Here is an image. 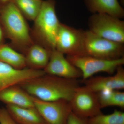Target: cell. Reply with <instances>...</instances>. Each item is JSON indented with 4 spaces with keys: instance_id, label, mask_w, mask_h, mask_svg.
Returning <instances> with one entry per match:
<instances>
[{
    "instance_id": "obj_1",
    "label": "cell",
    "mask_w": 124,
    "mask_h": 124,
    "mask_svg": "<svg viewBox=\"0 0 124 124\" xmlns=\"http://www.w3.org/2000/svg\"><path fill=\"white\" fill-rule=\"evenodd\" d=\"M18 85L32 97L45 101L64 99L69 101L76 89L80 86L78 79L46 74Z\"/></svg>"
},
{
    "instance_id": "obj_2",
    "label": "cell",
    "mask_w": 124,
    "mask_h": 124,
    "mask_svg": "<svg viewBox=\"0 0 124 124\" xmlns=\"http://www.w3.org/2000/svg\"><path fill=\"white\" fill-rule=\"evenodd\" d=\"M0 22L6 38L10 40V45L25 55L28 49L34 42L26 19L13 2L1 5Z\"/></svg>"
},
{
    "instance_id": "obj_3",
    "label": "cell",
    "mask_w": 124,
    "mask_h": 124,
    "mask_svg": "<svg viewBox=\"0 0 124 124\" xmlns=\"http://www.w3.org/2000/svg\"><path fill=\"white\" fill-rule=\"evenodd\" d=\"M54 0L42 1L39 12L34 20L31 35L34 42L50 51L55 49V41L61 23L55 11Z\"/></svg>"
},
{
    "instance_id": "obj_4",
    "label": "cell",
    "mask_w": 124,
    "mask_h": 124,
    "mask_svg": "<svg viewBox=\"0 0 124 124\" xmlns=\"http://www.w3.org/2000/svg\"><path fill=\"white\" fill-rule=\"evenodd\" d=\"M84 48L85 55L112 60L124 57V44L102 38L89 30L84 32Z\"/></svg>"
},
{
    "instance_id": "obj_5",
    "label": "cell",
    "mask_w": 124,
    "mask_h": 124,
    "mask_svg": "<svg viewBox=\"0 0 124 124\" xmlns=\"http://www.w3.org/2000/svg\"><path fill=\"white\" fill-rule=\"evenodd\" d=\"M89 30L102 38L124 44V21L106 14H93L88 20Z\"/></svg>"
},
{
    "instance_id": "obj_6",
    "label": "cell",
    "mask_w": 124,
    "mask_h": 124,
    "mask_svg": "<svg viewBox=\"0 0 124 124\" xmlns=\"http://www.w3.org/2000/svg\"><path fill=\"white\" fill-rule=\"evenodd\" d=\"M66 58L81 71L83 80L87 79L99 72L112 75L115 73L119 67L124 64V57L112 60L102 59L88 55H67Z\"/></svg>"
},
{
    "instance_id": "obj_7",
    "label": "cell",
    "mask_w": 124,
    "mask_h": 124,
    "mask_svg": "<svg viewBox=\"0 0 124 124\" xmlns=\"http://www.w3.org/2000/svg\"><path fill=\"white\" fill-rule=\"evenodd\" d=\"M69 102L72 112L79 117L88 119L102 113L97 93L85 85L78 87Z\"/></svg>"
},
{
    "instance_id": "obj_8",
    "label": "cell",
    "mask_w": 124,
    "mask_h": 124,
    "mask_svg": "<svg viewBox=\"0 0 124 124\" xmlns=\"http://www.w3.org/2000/svg\"><path fill=\"white\" fill-rule=\"evenodd\" d=\"M84 30L61 23L55 41V49L67 55H85L84 48Z\"/></svg>"
},
{
    "instance_id": "obj_9",
    "label": "cell",
    "mask_w": 124,
    "mask_h": 124,
    "mask_svg": "<svg viewBox=\"0 0 124 124\" xmlns=\"http://www.w3.org/2000/svg\"><path fill=\"white\" fill-rule=\"evenodd\" d=\"M33 100L34 106L47 124H67L72 112L69 101H43L33 97Z\"/></svg>"
},
{
    "instance_id": "obj_10",
    "label": "cell",
    "mask_w": 124,
    "mask_h": 124,
    "mask_svg": "<svg viewBox=\"0 0 124 124\" xmlns=\"http://www.w3.org/2000/svg\"><path fill=\"white\" fill-rule=\"evenodd\" d=\"M43 70L46 74L67 79H78L82 77L79 69L56 49L51 51L48 63Z\"/></svg>"
},
{
    "instance_id": "obj_11",
    "label": "cell",
    "mask_w": 124,
    "mask_h": 124,
    "mask_svg": "<svg viewBox=\"0 0 124 124\" xmlns=\"http://www.w3.org/2000/svg\"><path fill=\"white\" fill-rule=\"evenodd\" d=\"M45 74L43 70L28 68L17 69L0 62V92L9 86Z\"/></svg>"
},
{
    "instance_id": "obj_12",
    "label": "cell",
    "mask_w": 124,
    "mask_h": 124,
    "mask_svg": "<svg viewBox=\"0 0 124 124\" xmlns=\"http://www.w3.org/2000/svg\"><path fill=\"white\" fill-rule=\"evenodd\" d=\"M83 81L85 85L96 93L105 90H121L124 88V69L121 66L113 75L92 77Z\"/></svg>"
},
{
    "instance_id": "obj_13",
    "label": "cell",
    "mask_w": 124,
    "mask_h": 124,
    "mask_svg": "<svg viewBox=\"0 0 124 124\" xmlns=\"http://www.w3.org/2000/svg\"><path fill=\"white\" fill-rule=\"evenodd\" d=\"M0 101L6 105L23 107H35L33 97L19 85L9 86L0 92Z\"/></svg>"
},
{
    "instance_id": "obj_14",
    "label": "cell",
    "mask_w": 124,
    "mask_h": 124,
    "mask_svg": "<svg viewBox=\"0 0 124 124\" xmlns=\"http://www.w3.org/2000/svg\"><path fill=\"white\" fill-rule=\"evenodd\" d=\"M87 9L93 14L109 15L121 19L124 17V10L118 0H85Z\"/></svg>"
},
{
    "instance_id": "obj_15",
    "label": "cell",
    "mask_w": 124,
    "mask_h": 124,
    "mask_svg": "<svg viewBox=\"0 0 124 124\" xmlns=\"http://www.w3.org/2000/svg\"><path fill=\"white\" fill-rule=\"evenodd\" d=\"M6 108L18 124H47L35 107H23L6 105Z\"/></svg>"
},
{
    "instance_id": "obj_16",
    "label": "cell",
    "mask_w": 124,
    "mask_h": 124,
    "mask_svg": "<svg viewBox=\"0 0 124 124\" xmlns=\"http://www.w3.org/2000/svg\"><path fill=\"white\" fill-rule=\"evenodd\" d=\"M51 51L42 45L34 42L25 54L26 68L36 70H43L49 60Z\"/></svg>"
},
{
    "instance_id": "obj_17",
    "label": "cell",
    "mask_w": 124,
    "mask_h": 124,
    "mask_svg": "<svg viewBox=\"0 0 124 124\" xmlns=\"http://www.w3.org/2000/svg\"><path fill=\"white\" fill-rule=\"evenodd\" d=\"M0 62L18 69L26 68L25 56L10 44L0 45Z\"/></svg>"
},
{
    "instance_id": "obj_18",
    "label": "cell",
    "mask_w": 124,
    "mask_h": 124,
    "mask_svg": "<svg viewBox=\"0 0 124 124\" xmlns=\"http://www.w3.org/2000/svg\"><path fill=\"white\" fill-rule=\"evenodd\" d=\"M101 108L116 106L124 108V93L117 90H105L97 93Z\"/></svg>"
},
{
    "instance_id": "obj_19",
    "label": "cell",
    "mask_w": 124,
    "mask_h": 124,
    "mask_svg": "<svg viewBox=\"0 0 124 124\" xmlns=\"http://www.w3.org/2000/svg\"><path fill=\"white\" fill-rule=\"evenodd\" d=\"M42 0H14L15 3L26 19L34 21L39 12Z\"/></svg>"
},
{
    "instance_id": "obj_20",
    "label": "cell",
    "mask_w": 124,
    "mask_h": 124,
    "mask_svg": "<svg viewBox=\"0 0 124 124\" xmlns=\"http://www.w3.org/2000/svg\"><path fill=\"white\" fill-rule=\"evenodd\" d=\"M88 124H124V113L116 110L108 115L102 113L88 119Z\"/></svg>"
},
{
    "instance_id": "obj_21",
    "label": "cell",
    "mask_w": 124,
    "mask_h": 124,
    "mask_svg": "<svg viewBox=\"0 0 124 124\" xmlns=\"http://www.w3.org/2000/svg\"><path fill=\"white\" fill-rule=\"evenodd\" d=\"M0 124H18L11 117L6 108H0Z\"/></svg>"
},
{
    "instance_id": "obj_22",
    "label": "cell",
    "mask_w": 124,
    "mask_h": 124,
    "mask_svg": "<svg viewBox=\"0 0 124 124\" xmlns=\"http://www.w3.org/2000/svg\"><path fill=\"white\" fill-rule=\"evenodd\" d=\"M67 124H88V119L79 117L71 112L68 119Z\"/></svg>"
},
{
    "instance_id": "obj_23",
    "label": "cell",
    "mask_w": 124,
    "mask_h": 124,
    "mask_svg": "<svg viewBox=\"0 0 124 124\" xmlns=\"http://www.w3.org/2000/svg\"><path fill=\"white\" fill-rule=\"evenodd\" d=\"M5 36L2 25L0 22V45L5 43Z\"/></svg>"
},
{
    "instance_id": "obj_24",
    "label": "cell",
    "mask_w": 124,
    "mask_h": 124,
    "mask_svg": "<svg viewBox=\"0 0 124 124\" xmlns=\"http://www.w3.org/2000/svg\"><path fill=\"white\" fill-rule=\"evenodd\" d=\"M14 0H0V4L1 5L6 4L9 2H13Z\"/></svg>"
},
{
    "instance_id": "obj_25",
    "label": "cell",
    "mask_w": 124,
    "mask_h": 124,
    "mask_svg": "<svg viewBox=\"0 0 124 124\" xmlns=\"http://www.w3.org/2000/svg\"><path fill=\"white\" fill-rule=\"evenodd\" d=\"M120 1L121 4L123 6V5H124V0H120Z\"/></svg>"
},
{
    "instance_id": "obj_26",
    "label": "cell",
    "mask_w": 124,
    "mask_h": 124,
    "mask_svg": "<svg viewBox=\"0 0 124 124\" xmlns=\"http://www.w3.org/2000/svg\"><path fill=\"white\" fill-rule=\"evenodd\" d=\"M1 5L0 4V9L1 7Z\"/></svg>"
}]
</instances>
